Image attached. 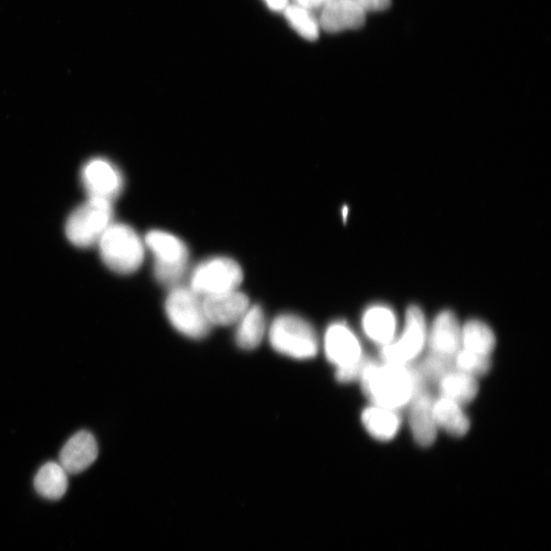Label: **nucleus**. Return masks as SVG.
<instances>
[{
	"instance_id": "nucleus-1",
	"label": "nucleus",
	"mask_w": 551,
	"mask_h": 551,
	"mask_svg": "<svg viewBox=\"0 0 551 551\" xmlns=\"http://www.w3.org/2000/svg\"><path fill=\"white\" fill-rule=\"evenodd\" d=\"M360 381L373 405L397 411L408 407L416 391L427 385L413 364H379L375 361L366 368Z\"/></svg>"
},
{
	"instance_id": "nucleus-2",
	"label": "nucleus",
	"mask_w": 551,
	"mask_h": 551,
	"mask_svg": "<svg viewBox=\"0 0 551 551\" xmlns=\"http://www.w3.org/2000/svg\"><path fill=\"white\" fill-rule=\"evenodd\" d=\"M105 265L120 275L140 269L145 257V243L129 225L113 223L97 243Z\"/></svg>"
},
{
	"instance_id": "nucleus-3",
	"label": "nucleus",
	"mask_w": 551,
	"mask_h": 551,
	"mask_svg": "<svg viewBox=\"0 0 551 551\" xmlns=\"http://www.w3.org/2000/svg\"><path fill=\"white\" fill-rule=\"evenodd\" d=\"M269 340L277 353L288 358L305 361L319 353V339L313 326L304 318L283 314L270 326Z\"/></svg>"
},
{
	"instance_id": "nucleus-4",
	"label": "nucleus",
	"mask_w": 551,
	"mask_h": 551,
	"mask_svg": "<svg viewBox=\"0 0 551 551\" xmlns=\"http://www.w3.org/2000/svg\"><path fill=\"white\" fill-rule=\"evenodd\" d=\"M145 247L154 255V275L164 286L180 285L189 261V249L186 243L176 235L152 230L144 237Z\"/></svg>"
},
{
	"instance_id": "nucleus-5",
	"label": "nucleus",
	"mask_w": 551,
	"mask_h": 551,
	"mask_svg": "<svg viewBox=\"0 0 551 551\" xmlns=\"http://www.w3.org/2000/svg\"><path fill=\"white\" fill-rule=\"evenodd\" d=\"M165 312L171 325L188 338L203 339L212 330L203 298L189 287L178 285L171 289L166 298Z\"/></svg>"
},
{
	"instance_id": "nucleus-6",
	"label": "nucleus",
	"mask_w": 551,
	"mask_h": 551,
	"mask_svg": "<svg viewBox=\"0 0 551 551\" xmlns=\"http://www.w3.org/2000/svg\"><path fill=\"white\" fill-rule=\"evenodd\" d=\"M113 204L108 200L88 198L87 202L72 212L66 222V236L80 248L97 245L114 223Z\"/></svg>"
},
{
	"instance_id": "nucleus-7",
	"label": "nucleus",
	"mask_w": 551,
	"mask_h": 551,
	"mask_svg": "<svg viewBox=\"0 0 551 551\" xmlns=\"http://www.w3.org/2000/svg\"><path fill=\"white\" fill-rule=\"evenodd\" d=\"M243 278V270L236 261L227 257H214L195 267L190 276L189 288L205 298L238 290Z\"/></svg>"
},
{
	"instance_id": "nucleus-8",
	"label": "nucleus",
	"mask_w": 551,
	"mask_h": 551,
	"mask_svg": "<svg viewBox=\"0 0 551 551\" xmlns=\"http://www.w3.org/2000/svg\"><path fill=\"white\" fill-rule=\"evenodd\" d=\"M427 324L423 311L417 306L407 310L405 329L399 337L381 346L384 363L410 365L419 358L427 343Z\"/></svg>"
},
{
	"instance_id": "nucleus-9",
	"label": "nucleus",
	"mask_w": 551,
	"mask_h": 551,
	"mask_svg": "<svg viewBox=\"0 0 551 551\" xmlns=\"http://www.w3.org/2000/svg\"><path fill=\"white\" fill-rule=\"evenodd\" d=\"M80 177L88 198L104 199L111 203L122 193L125 186L122 172L104 158L88 161L83 166Z\"/></svg>"
},
{
	"instance_id": "nucleus-10",
	"label": "nucleus",
	"mask_w": 551,
	"mask_h": 551,
	"mask_svg": "<svg viewBox=\"0 0 551 551\" xmlns=\"http://www.w3.org/2000/svg\"><path fill=\"white\" fill-rule=\"evenodd\" d=\"M324 350L328 361L336 369L353 365L364 357L358 337L343 322H335L328 327L324 338Z\"/></svg>"
},
{
	"instance_id": "nucleus-11",
	"label": "nucleus",
	"mask_w": 551,
	"mask_h": 551,
	"mask_svg": "<svg viewBox=\"0 0 551 551\" xmlns=\"http://www.w3.org/2000/svg\"><path fill=\"white\" fill-rule=\"evenodd\" d=\"M434 398L426 386L420 387L413 396L409 421L415 441L422 447L431 446L437 437L438 427L433 414Z\"/></svg>"
},
{
	"instance_id": "nucleus-12",
	"label": "nucleus",
	"mask_w": 551,
	"mask_h": 551,
	"mask_svg": "<svg viewBox=\"0 0 551 551\" xmlns=\"http://www.w3.org/2000/svg\"><path fill=\"white\" fill-rule=\"evenodd\" d=\"M203 303L212 326L236 325L250 307L247 295L239 289L205 297Z\"/></svg>"
},
{
	"instance_id": "nucleus-13",
	"label": "nucleus",
	"mask_w": 551,
	"mask_h": 551,
	"mask_svg": "<svg viewBox=\"0 0 551 551\" xmlns=\"http://www.w3.org/2000/svg\"><path fill=\"white\" fill-rule=\"evenodd\" d=\"M427 343L431 353L455 358L462 348V327L453 312L442 311L436 316Z\"/></svg>"
},
{
	"instance_id": "nucleus-14",
	"label": "nucleus",
	"mask_w": 551,
	"mask_h": 551,
	"mask_svg": "<svg viewBox=\"0 0 551 551\" xmlns=\"http://www.w3.org/2000/svg\"><path fill=\"white\" fill-rule=\"evenodd\" d=\"M367 14L356 0H327L322 7L320 27L329 33L357 30L366 23Z\"/></svg>"
},
{
	"instance_id": "nucleus-15",
	"label": "nucleus",
	"mask_w": 551,
	"mask_h": 551,
	"mask_svg": "<svg viewBox=\"0 0 551 551\" xmlns=\"http://www.w3.org/2000/svg\"><path fill=\"white\" fill-rule=\"evenodd\" d=\"M98 457V444L88 431L75 433L63 446L60 464L68 474L76 475L86 471Z\"/></svg>"
},
{
	"instance_id": "nucleus-16",
	"label": "nucleus",
	"mask_w": 551,
	"mask_h": 551,
	"mask_svg": "<svg viewBox=\"0 0 551 551\" xmlns=\"http://www.w3.org/2000/svg\"><path fill=\"white\" fill-rule=\"evenodd\" d=\"M362 325L366 336L381 346L389 344L396 337L397 319L388 306L369 307L363 315Z\"/></svg>"
},
{
	"instance_id": "nucleus-17",
	"label": "nucleus",
	"mask_w": 551,
	"mask_h": 551,
	"mask_svg": "<svg viewBox=\"0 0 551 551\" xmlns=\"http://www.w3.org/2000/svg\"><path fill=\"white\" fill-rule=\"evenodd\" d=\"M462 407L444 396L434 399L433 414L437 427L454 437L465 436L471 423Z\"/></svg>"
},
{
	"instance_id": "nucleus-18",
	"label": "nucleus",
	"mask_w": 551,
	"mask_h": 551,
	"mask_svg": "<svg viewBox=\"0 0 551 551\" xmlns=\"http://www.w3.org/2000/svg\"><path fill=\"white\" fill-rule=\"evenodd\" d=\"M366 431L378 441H390L402 426V418L397 410L372 405L362 414Z\"/></svg>"
},
{
	"instance_id": "nucleus-19",
	"label": "nucleus",
	"mask_w": 551,
	"mask_h": 551,
	"mask_svg": "<svg viewBox=\"0 0 551 551\" xmlns=\"http://www.w3.org/2000/svg\"><path fill=\"white\" fill-rule=\"evenodd\" d=\"M236 325L235 341L241 349L254 350L261 345L267 333V322L260 306H250Z\"/></svg>"
},
{
	"instance_id": "nucleus-20",
	"label": "nucleus",
	"mask_w": 551,
	"mask_h": 551,
	"mask_svg": "<svg viewBox=\"0 0 551 551\" xmlns=\"http://www.w3.org/2000/svg\"><path fill=\"white\" fill-rule=\"evenodd\" d=\"M34 487L43 498L61 499L69 487V474L60 463L48 462L35 475Z\"/></svg>"
},
{
	"instance_id": "nucleus-21",
	"label": "nucleus",
	"mask_w": 551,
	"mask_h": 551,
	"mask_svg": "<svg viewBox=\"0 0 551 551\" xmlns=\"http://www.w3.org/2000/svg\"><path fill=\"white\" fill-rule=\"evenodd\" d=\"M438 386L440 396L452 399L461 406L472 403L479 392L477 378L456 369L441 378Z\"/></svg>"
},
{
	"instance_id": "nucleus-22",
	"label": "nucleus",
	"mask_w": 551,
	"mask_h": 551,
	"mask_svg": "<svg viewBox=\"0 0 551 551\" xmlns=\"http://www.w3.org/2000/svg\"><path fill=\"white\" fill-rule=\"evenodd\" d=\"M496 346L493 330L479 320L468 321L462 327V348L490 357Z\"/></svg>"
},
{
	"instance_id": "nucleus-23",
	"label": "nucleus",
	"mask_w": 551,
	"mask_h": 551,
	"mask_svg": "<svg viewBox=\"0 0 551 551\" xmlns=\"http://www.w3.org/2000/svg\"><path fill=\"white\" fill-rule=\"evenodd\" d=\"M284 12L287 21L300 36L311 41L319 37L320 23L311 10L294 5L287 6Z\"/></svg>"
},
{
	"instance_id": "nucleus-24",
	"label": "nucleus",
	"mask_w": 551,
	"mask_h": 551,
	"mask_svg": "<svg viewBox=\"0 0 551 551\" xmlns=\"http://www.w3.org/2000/svg\"><path fill=\"white\" fill-rule=\"evenodd\" d=\"M416 367L427 384L428 382L438 383L446 374L456 369L454 358L431 352Z\"/></svg>"
},
{
	"instance_id": "nucleus-25",
	"label": "nucleus",
	"mask_w": 551,
	"mask_h": 551,
	"mask_svg": "<svg viewBox=\"0 0 551 551\" xmlns=\"http://www.w3.org/2000/svg\"><path fill=\"white\" fill-rule=\"evenodd\" d=\"M455 368L475 378L486 375L491 369L490 357L461 348L454 358Z\"/></svg>"
},
{
	"instance_id": "nucleus-26",
	"label": "nucleus",
	"mask_w": 551,
	"mask_h": 551,
	"mask_svg": "<svg viewBox=\"0 0 551 551\" xmlns=\"http://www.w3.org/2000/svg\"><path fill=\"white\" fill-rule=\"evenodd\" d=\"M373 362V360L364 356L359 362L336 369L335 377L340 383H352L360 381L366 368Z\"/></svg>"
},
{
	"instance_id": "nucleus-27",
	"label": "nucleus",
	"mask_w": 551,
	"mask_h": 551,
	"mask_svg": "<svg viewBox=\"0 0 551 551\" xmlns=\"http://www.w3.org/2000/svg\"><path fill=\"white\" fill-rule=\"evenodd\" d=\"M356 3L366 14L383 12L391 6V0H356Z\"/></svg>"
},
{
	"instance_id": "nucleus-28",
	"label": "nucleus",
	"mask_w": 551,
	"mask_h": 551,
	"mask_svg": "<svg viewBox=\"0 0 551 551\" xmlns=\"http://www.w3.org/2000/svg\"><path fill=\"white\" fill-rule=\"evenodd\" d=\"M327 0H296V3L300 7H304L309 10L322 8Z\"/></svg>"
},
{
	"instance_id": "nucleus-29",
	"label": "nucleus",
	"mask_w": 551,
	"mask_h": 551,
	"mask_svg": "<svg viewBox=\"0 0 551 551\" xmlns=\"http://www.w3.org/2000/svg\"><path fill=\"white\" fill-rule=\"evenodd\" d=\"M265 3L275 12L284 11L288 6V0H265Z\"/></svg>"
}]
</instances>
